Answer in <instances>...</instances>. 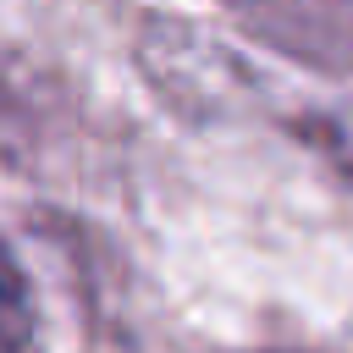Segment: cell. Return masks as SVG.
Wrapping results in <instances>:
<instances>
[{"instance_id": "cell-1", "label": "cell", "mask_w": 353, "mask_h": 353, "mask_svg": "<svg viewBox=\"0 0 353 353\" xmlns=\"http://www.w3.org/2000/svg\"><path fill=\"white\" fill-rule=\"evenodd\" d=\"M0 353H44L39 342V309L28 292V276L0 243Z\"/></svg>"}]
</instances>
